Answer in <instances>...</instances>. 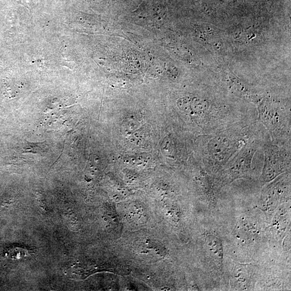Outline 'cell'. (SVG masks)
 I'll use <instances>...</instances> for the list:
<instances>
[{
  "mask_svg": "<svg viewBox=\"0 0 291 291\" xmlns=\"http://www.w3.org/2000/svg\"><path fill=\"white\" fill-rule=\"evenodd\" d=\"M177 107L184 114L190 116H200L209 108L208 102L197 97H185L177 101Z\"/></svg>",
  "mask_w": 291,
  "mask_h": 291,
  "instance_id": "6da1fadb",
  "label": "cell"
},
{
  "mask_svg": "<svg viewBox=\"0 0 291 291\" xmlns=\"http://www.w3.org/2000/svg\"><path fill=\"white\" fill-rule=\"evenodd\" d=\"M112 270L118 273L125 272L124 270H121L120 268L103 267L90 264H77L70 268L69 274L72 279L83 280L98 271H112Z\"/></svg>",
  "mask_w": 291,
  "mask_h": 291,
  "instance_id": "7a4b0ae2",
  "label": "cell"
},
{
  "mask_svg": "<svg viewBox=\"0 0 291 291\" xmlns=\"http://www.w3.org/2000/svg\"><path fill=\"white\" fill-rule=\"evenodd\" d=\"M252 270L247 266H237L232 276L233 285L235 288L246 290L251 284L253 279Z\"/></svg>",
  "mask_w": 291,
  "mask_h": 291,
  "instance_id": "3957f363",
  "label": "cell"
},
{
  "mask_svg": "<svg viewBox=\"0 0 291 291\" xmlns=\"http://www.w3.org/2000/svg\"><path fill=\"white\" fill-rule=\"evenodd\" d=\"M277 155H274L272 151H267L265 166H264V176L267 181L273 180L280 173V158Z\"/></svg>",
  "mask_w": 291,
  "mask_h": 291,
  "instance_id": "277c9868",
  "label": "cell"
},
{
  "mask_svg": "<svg viewBox=\"0 0 291 291\" xmlns=\"http://www.w3.org/2000/svg\"><path fill=\"white\" fill-rule=\"evenodd\" d=\"M231 145L230 141L226 137H217L211 140L208 144V151L210 155L220 156L226 153Z\"/></svg>",
  "mask_w": 291,
  "mask_h": 291,
  "instance_id": "5b68a950",
  "label": "cell"
},
{
  "mask_svg": "<svg viewBox=\"0 0 291 291\" xmlns=\"http://www.w3.org/2000/svg\"><path fill=\"white\" fill-rule=\"evenodd\" d=\"M253 153L249 150L245 152L243 155L238 158L235 164L233 166L231 170L233 173L238 175L242 174L244 172H246L250 167L251 161L253 159Z\"/></svg>",
  "mask_w": 291,
  "mask_h": 291,
  "instance_id": "8992f818",
  "label": "cell"
},
{
  "mask_svg": "<svg viewBox=\"0 0 291 291\" xmlns=\"http://www.w3.org/2000/svg\"><path fill=\"white\" fill-rule=\"evenodd\" d=\"M208 242H209L208 245L211 251L216 254H219L220 256V255H222V247L219 240L214 237L210 236L208 238Z\"/></svg>",
  "mask_w": 291,
  "mask_h": 291,
  "instance_id": "52a82bcc",
  "label": "cell"
}]
</instances>
